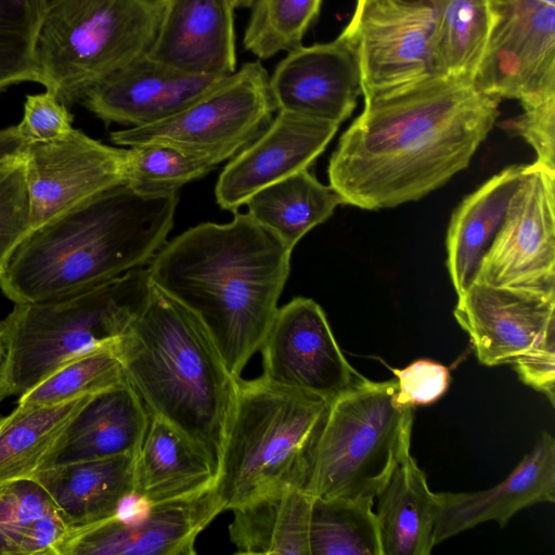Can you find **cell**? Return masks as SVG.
<instances>
[{
    "instance_id": "cell-1",
    "label": "cell",
    "mask_w": 555,
    "mask_h": 555,
    "mask_svg": "<svg viewBox=\"0 0 555 555\" xmlns=\"http://www.w3.org/2000/svg\"><path fill=\"white\" fill-rule=\"evenodd\" d=\"M364 101L327 175L344 204L366 210L418 201L465 169L500 103L469 79L439 75Z\"/></svg>"
},
{
    "instance_id": "cell-2",
    "label": "cell",
    "mask_w": 555,
    "mask_h": 555,
    "mask_svg": "<svg viewBox=\"0 0 555 555\" xmlns=\"http://www.w3.org/2000/svg\"><path fill=\"white\" fill-rule=\"evenodd\" d=\"M292 248L248 214L193 227L149 262L152 283L193 312L230 373L260 350L289 274Z\"/></svg>"
},
{
    "instance_id": "cell-3",
    "label": "cell",
    "mask_w": 555,
    "mask_h": 555,
    "mask_svg": "<svg viewBox=\"0 0 555 555\" xmlns=\"http://www.w3.org/2000/svg\"><path fill=\"white\" fill-rule=\"evenodd\" d=\"M178 193L145 196L126 183L104 190L29 231L0 279L14 304L88 291L147 264L172 229Z\"/></svg>"
},
{
    "instance_id": "cell-4",
    "label": "cell",
    "mask_w": 555,
    "mask_h": 555,
    "mask_svg": "<svg viewBox=\"0 0 555 555\" xmlns=\"http://www.w3.org/2000/svg\"><path fill=\"white\" fill-rule=\"evenodd\" d=\"M115 351L150 416L171 424L219 466L238 377L198 318L152 283L146 307Z\"/></svg>"
},
{
    "instance_id": "cell-5",
    "label": "cell",
    "mask_w": 555,
    "mask_h": 555,
    "mask_svg": "<svg viewBox=\"0 0 555 555\" xmlns=\"http://www.w3.org/2000/svg\"><path fill=\"white\" fill-rule=\"evenodd\" d=\"M331 402L262 376L237 378L215 485L223 511L280 490L307 491Z\"/></svg>"
},
{
    "instance_id": "cell-6",
    "label": "cell",
    "mask_w": 555,
    "mask_h": 555,
    "mask_svg": "<svg viewBox=\"0 0 555 555\" xmlns=\"http://www.w3.org/2000/svg\"><path fill=\"white\" fill-rule=\"evenodd\" d=\"M149 267L67 297L15 304L0 321V401L22 396L69 361L114 344L147 305Z\"/></svg>"
},
{
    "instance_id": "cell-7",
    "label": "cell",
    "mask_w": 555,
    "mask_h": 555,
    "mask_svg": "<svg viewBox=\"0 0 555 555\" xmlns=\"http://www.w3.org/2000/svg\"><path fill=\"white\" fill-rule=\"evenodd\" d=\"M162 0H43L36 37L38 82L65 105L147 54Z\"/></svg>"
},
{
    "instance_id": "cell-8",
    "label": "cell",
    "mask_w": 555,
    "mask_h": 555,
    "mask_svg": "<svg viewBox=\"0 0 555 555\" xmlns=\"http://www.w3.org/2000/svg\"><path fill=\"white\" fill-rule=\"evenodd\" d=\"M397 379L358 386L331 402L307 491L317 498L376 499L411 447L413 409L396 400Z\"/></svg>"
},
{
    "instance_id": "cell-9",
    "label": "cell",
    "mask_w": 555,
    "mask_h": 555,
    "mask_svg": "<svg viewBox=\"0 0 555 555\" xmlns=\"http://www.w3.org/2000/svg\"><path fill=\"white\" fill-rule=\"evenodd\" d=\"M260 61L243 64L207 93L154 124L114 131L117 145L163 143L216 166L254 141L275 111Z\"/></svg>"
},
{
    "instance_id": "cell-10",
    "label": "cell",
    "mask_w": 555,
    "mask_h": 555,
    "mask_svg": "<svg viewBox=\"0 0 555 555\" xmlns=\"http://www.w3.org/2000/svg\"><path fill=\"white\" fill-rule=\"evenodd\" d=\"M434 34L431 2L357 0L340 36L356 53L364 99L438 75Z\"/></svg>"
},
{
    "instance_id": "cell-11",
    "label": "cell",
    "mask_w": 555,
    "mask_h": 555,
    "mask_svg": "<svg viewBox=\"0 0 555 555\" xmlns=\"http://www.w3.org/2000/svg\"><path fill=\"white\" fill-rule=\"evenodd\" d=\"M494 22L473 78L481 93L522 105L555 95V5L493 0Z\"/></svg>"
},
{
    "instance_id": "cell-12",
    "label": "cell",
    "mask_w": 555,
    "mask_h": 555,
    "mask_svg": "<svg viewBox=\"0 0 555 555\" xmlns=\"http://www.w3.org/2000/svg\"><path fill=\"white\" fill-rule=\"evenodd\" d=\"M555 170L525 165L503 224L476 281L555 294ZM474 280V281H475Z\"/></svg>"
},
{
    "instance_id": "cell-13",
    "label": "cell",
    "mask_w": 555,
    "mask_h": 555,
    "mask_svg": "<svg viewBox=\"0 0 555 555\" xmlns=\"http://www.w3.org/2000/svg\"><path fill=\"white\" fill-rule=\"evenodd\" d=\"M262 377L330 401L364 380L337 344L323 309L296 297L279 308L260 347Z\"/></svg>"
},
{
    "instance_id": "cell-14",
    "label": "cell",
    "mask_w": 555,
    "mask_h": 555,
    "mask_svg": "<svg viewBox=\"0 0 555 555\" xmlns=\"http://www.w3.org/2000/svg\"><path fill=\"white\" fill-rule=\"evenodd\" d=\"M21 153L30 194L31 230L126 182L127 150L103 144L78 129L51 141L25 142Z\"/></svg>"
},
{
    "instance_id": "cell-15",
    "label": "cell",
    "mask_w": 555,
    "mask_h": 555,
    "mask_svg": "<svg viewBox=\"0 0 555 555\" xmlns=\"http://www.w3.org/2000/svg\"><path fill=\"white\" fill-rule=\"evenodd\" d=\"M215 487L152 504L141 518L117 515L70 528L55 555H193L198 534L221 513Z\"/></svg>"
},
{
    "instance_id": "cell-16",
    "label": "cell",
    "mask_w": 555,
    "mask_h": 555,
    "mask_svg": "<svg viewBox=\"0 0 555 555\" xmlns=\"http://www.w3.org/2000/svg\"><path fill=\"white\" fill-rule=\"evenodd\" d=\"M457 298L454 318L486 366L513 362L555 326V294L475 280Z\"/></svg>"
},
{
    "instance_id": "cell-17",
    "label": "cell",
    "mask_w": 555,
    "mask_h": 555,
    "mask_svg": "<svg viewBox=\"0 0 555 555\" xmlns=\"http://www.w3.org/2000/svg\"><path fill=\"white\" fill-rule=\"evenodd\" d=\"M339 124L279 111L270 125L220 173L216 199L236 211L259 190L308 167L325 150Z\"/></svg>"
},
{
    "instance_id": "cell-18",
    "label": "cell",
    "mask_w": 555,
    "mask_h": 555,
    "mask_svg": "<svg viewBox=\"0 0 555 555\" xmlns=\"http://www.w3.org/2000/svg\"><path fill=\"white\" fill-rule=\"evenodd\" d=\"M269 89L278 111L340 125L361 94L356 53L340 35L326 43L300 44L275 66Z\"/></svg>"
},
{
    "instance_id": "cell-19",
    "label": "cell",
    "mask_w": 555,
    "mask_h": 555,
    "mask_svg": "<svg viewBox=\"0 0 555 555\" xmlns=\"http://www.w3.org/2000/svg\"><path fill=\"white\" fill-rule=\"evenodd\" d=\"M224 77L183 73L144 55L94 85L82 100L106 124L140 127L178 113Z\"/></svg>"
},
{
    "instance_id": "cell-20",
    "label": "cell",
    "mask_w": 555,
    "mask_h": 555,
    "mask_svg": "<svg viewBox=\"0 0 555 555\" xmlns=\"http://www.w3.org/2000/svg\"><path fill=\"white\" fill-rule=\"evenodd\" d=\"M152 60L177 70L229 76L236 70L232 0H162Z\"/></svg>"
},
{
    "instance_id": "cell-21",
    "label": "cell",
    "mask_w": 555,
    "mask_h": 555,
    "mask_svg": "<svg viewBox=\"0 0 555 555\" xmlns=\"http://www.w3.org/2000/svg\"><path fill=\"white\" fill-rule=\"evenodd\" d=\"M435 546L479 524L495 520L504 527L520 509L555 502V439L543 431L532 450L493 488L476 492L434 493Z\"/></svg>"
},
{
    "instance_id": "cell-22",
    "label": "cell",
    "mask_w": 555,
    "mask_h": 555,
    "mask_svg": "<svg viewBox=\"0 0 555 555\" xmlns=\"http://www.w3.org/2000/svg\"><path fill=\"white\" fill-rule=\"evenodd\" d=\"M150 420L143 402L126 379L93 393L39 470L122 454L138 455Z\"/></svg>"
},
{
    "instance_id": "cell-23",
    "label": "cell",
    "mask_w": 555,
    "mask_h": 555,
    "mask_svg": "<svg viewBox=\"0 0 555 555\" xmlns=\"http://www.w3.org/2000/svg\"><path fill=\"white\" fill-rule=\"evenodd\" d=\"M135 457L122 454L54 466L30 479L46 490L69 529L89 526L117 515L133 494Z\"/></svg>"
},
{
    "instance_id": "cell-24",
    "label": "cell",
    "mask_w": 555,
    "mask_h": 555,
    "mask_svg": "<svg viewBox=\"0 0 555 555\" xmlns=\"http://www.w3.org/2000/svg\"><path fill=\"white\" fill-rule=\"evenodd\" d=\"M218 466L185 435L151 417L134 462L133 493L150 504L189 496L215 487Z\"/></svg>"
},
{
    "instance_id": "cell-25",
    "label": "cell",
    "mask_w": 555,
    "mask_h": 555,
    "mask_svg": "<svg viewBox=\"0 0 555 555\" xmlns=\"http://www.w3.org/2000/svg\"><path fill=\"white\" fill-rule=\"evenodd\" d=\"M525 165L509 166L466 196L447 232V268L457 296L476 279L481 261L503 224Z\"/></svg>"
},
{
    "instance_id": "cell-26",
    "label": "cell",
    "mask_w": 555,
    "mask_h": 555,
    "mask_svg": "<svg viewBox=\"0 0 555 555\" xmlns=\"http://www.w3.org/2000/svg\"><path fill=\"white\" fill-rule=\"evenodd\" d=\"M382 555H428L434 544L436 502L426 475L408 448L376 496Z\"/></svg>"
},
{
    "instance_id": "cell-27",
    "label": "cell",
    "mask_w": 555,
    "mask_h": 555,
    "mask_svg": "<svg viewBox=\"0 0 555 555\" xmlns=\"http://www.w3.org/2000/svg\"><path fill=\"white\" fill-rule=\"evenodd\" d=\"M313 495L286 489L255 498L233 512L230 540L236 554L310 555Z\"/></svg>"
},
{
    "instance_id": "cell-28",
    "label": "cell",
    "mask_w": 555,
    "mask_h": 555,
    "mask_svg": "<svg viewBox=\"0 0 555 555\" xmlns=\"http://www.w3.org/2000/svg\"><path fill=\"white\" fill-rule=\"evenodd\" d=\"M340 204V195L331 185L319 182L308 169L259 190L245 203L247 214L292 249Z\"/></svg>"
},
{
    "instance_id": "cell-29",
    "label": "cell",
    "mask_w": 555,
    "mask_h": 555,
    "mask_svg": "<svg viewBox=\"0 0 555 555\" xmlns=\"http://www.w3.org/2000/svg\"><path fill=\"white\" fill-rule=\"evenodd\" d=\"M90 397L53 405H17L0 417V486L30 479Z\"/></svg>"
},
{
    "instance_id": "cell-30",
    "label": "cell",
    "mask_w": 555,
    "mask_h": 555,
    "mask_svg": "<svg viewBox=\"0 0 555 555\" xmlns=\"http://www.w3.org/2000/svg\"><path fill=\"white\" fill-rule=\"evenodd\" d=\"M69 530L33 479L0 486V555H55Z\"/></svg>"
},
{
    "instance_id": "cell-31",
    "label": "cell",
    "mask_w": 555,
    "mask_h": 555,
    "mask_svg": "<svg viewBox=\"0 0 555 555\" xmlns=\"http://www.w3.org/2000/svg\"><path fill=\"white\" fill-rule=\"evenodd\" d=\"M434 61L440 76L473 81L494 22L493 0H431Z\"/></svg>"
},
{
    "instance_id": "cell-32",
    "label": "cell",
    "mask_w": 555,
    "mask_h": 555,
    "mask_svg": "<svg viewBox=\"0 0 555 555\" xmlns=\"http://www.w3.org/2000/svg\"><path fill=\"white\" fill-rule=\"evenodd\" d=\"M374 499L313 496L310 555H382Z\"/></svg>"
},
{
    "instance_id": "cell-33",
    "label": "cell",
    "mask_w": 555,
    "mask_h": 555,
    "mask_svg": "<svg viewBox=\"0 0 555 555\" xmlns=\"http://www.w3.org/2000/svg\"><path fill=\"white\" fill-rule=\"evenodd\" d=\"M115 343L62 365L20 396L17 405L59 404L121 383L126 378Z\"/></svg>"
},
{
    "instance_id": "cell-34",
    "label": "cell",
    "mask_w": 555,
    "mask_h": 555,
    "mask_svg": "<svg viewBox=\"0 0 555 555\" xmlns=\"http://www.w3.org/2000/svg\"><path fill=\"white\" fill-rule=\"evenodd\" d=\"M322 0H254L243 46L259 60L301 44Z\"/></svg>"
},
{
    "instance_id": "cell-35",
    "label": "cell",
    "mask_w": 555,
    "mask_h": 555,
    "mask_svg": "<svg viewBox=\"0 0 555 555\" xmlns=\"http://www.w3.org/2000/svg\"><path fill=\"white\" fill-rule=\"evenodd\" d=\"M216 167L208 159L163 143H141L127 150L126 184L145 196L175 194L185 183Z\"/></svg>"
},
{
    "instance_id": "cell-36",
    "label": "cell",
    "mask_w": 555,
    "mask_h": 555,
    "mask_svg": "<svg viewBox=\"0 0 555 555\" xmlns=\"http://www.w3.org/2000/svg\"><path fill=\"white\" fill-rule=\"evenodd\" d=\"M43 0H0V94L23 81L38 82L36 37Z\"/></svg>"
},
{
    "instance_id": "cell-37",
    "label": "cell",
    "mask_w": 555,
    "mask_h": 555,
    "mask_svg": "<svg viewBox=\"0 0 555 555\" xmlns=\"http://www.w3.org/2000/svg\"><path fill=\"white\" fill-rule=\"evenodd\" d=\"M30 223V194L20 151L0 160V279L11 255L31 230Z\"/></svg>"
},
{
    "instance_id": "cell-38",
    "label": "cell",
    "mask_w": 555,
    "mask_h": 555,
    "mask_svg": "<svg viewBox=\"0 0 555 555\" xmlns=\"http://www.w3.org/2000/svg\"><path fill=\"white\" fill-rule=\"evenodd\" d=\"M397 377L396 402L403 408H415L436 402L450 384L449 369L436 361L421 359L404 369L389 367Z\"/></svg>"
},
{
    "instance_id": "cell-39",
    "label": "cell",
    "mask_w": 555,
    "mask_h": 555,
    "mask_svg": "<svg viewBox=\"0 0 555 555\" xmlns=\"http://www.w3.org/2000/svg\"><path fill=\"white\" fill-rule=\"evenodd\" d=\"M72 122L67 106L46 90L26 96L24 116L16 127L25 142L51 141L70 132Z\"/></svg>"
},
{
    "instance_id": "cell-40",
    "label": "cell",
    "mask_w": 555,
    "mask_h": 555,
    "mask_svg": "<svg viewBox=\"0 0 555 555\" xmlns=\"http://www.w3.org/2000/svg\"><path fill=\"white\" fill-rule=\"evenodd\" d=\"M524 113L509 121L537 154V163L555 170V95L522 105Z\"/></svg>"
},
{
    "instance_id": "cell-41",
    "label": "cell",
    "mask_w": 555,
    "mask_h": 555,
    "mask_svg": "<svg viewBox=\"0 0 555 555\" xmlns=\"http://www.w3.org/2000/svg\"><path fill=\"white\" fill-rule=\"evenodd\" d=\"M519 379L543 393L555 406V326L514 361Z\"/></svg>"
},
{
    "instance_id": "cell-42",
    "label": "cell",
    "mask_w": 555,
    "mask_h": 555,
    "mask_svg": "<svg viewBox=\"0 0 555 555\" xmlns=\"http://www.w3.org/2000/svg\"><path fill=\"white\" fill-rule=\"evenodd\" d=\"M25 144L18 133L16 126L7 127L0 130V160L9 155L21 151Z\"/></svg>"
},
{
    "instance_id": "cell-43",
    "label": "cell",
    "mask_w": 555,
    "mask_h": 555,
    "mask_svg": "<svg viewBox=\"0 0 555 555\" xmlns=\"http://www.w3.org/2000/svg\"><path fill=\"white\" fill-rule=\"evenodd\" d=\"M254 0H232L235 9H249Z\"/></svg>"
},
{
    "instance_id": "cell-44",
    "label": "cell",
    "mask_w": 555,
    "mask_h": 555,
    "mask_svg": "<svg viewBox=\"0 0 555 555\" xmlns=\"http://www.w3.org/2000/svg\"><path fill=\"white\" fill-rule=\"evenodd\" d=\"M4 357H5V348H4L3 341L0 336V377H1L2 369H3Z\"/></svg>"
},
{
    "instance_id": "cell-45",
    "label": "cell",
    "mask_w": 555,
    "mask_h": 555,
    "mask_svg": "<svg viewBox=\"0 0 555 555\" xmlns=\"http://www.w3.org/2000/svg\"><path fill=\"white\" fill-rule=\"evenodd\" d=\"M393 1L408 3V4H416V3H423V2H430L431 0H393Z\"/></svg>"
},
{
    "instance_id": "cell-46",
    "label": "cell",
    "mask_w": 555,
    "mask_h": 555,
    "mask_svg": "<svg viewBox=\"0 0 555 555\" xmlns=\"http://www.w3.org/2000/svg\"><path fill=\"white\" fill-rule=\"evenodd\" d=\"M537 1L550 4V5H555V0H537Z\"/></svg>"
}]
</instances>
